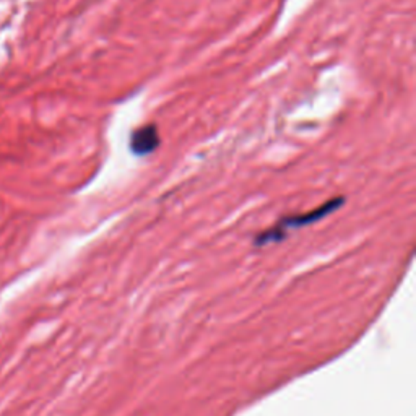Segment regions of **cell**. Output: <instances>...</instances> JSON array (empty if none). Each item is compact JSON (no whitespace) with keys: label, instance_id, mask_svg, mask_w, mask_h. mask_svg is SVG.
I'll return each mask as SVG.
<instances>
[{"label":"cell","instance_id":"1","mask_svg":"<svg viewBox=\"0 0 416 416\" xmlns=\"http://www.w3.org/2000/svg\"><path fill=\"white\" fill-rule=\"evenodd\" d=\"M343 202H345V198L335 197L332 198V200L325 202L324 205L318 207L315 210L306 211V214L301 215L287 216V218H283L277 226H273V228L267 229V231L259 234V236L256 238V246H265V244L283 241V239L287 238L289 229H298L302 228V226L318 223L319 220H322L325 216H329L330 214L338 210V208L343 205Z\"/></svg>","mask_w":416,"mask_h":416},{"label":"cell","instance_id":"2","mask_svg":"<svg viewBox=\"0 0 416 416\" xmlns=\"http://www.w3.org/2000/svg\"><path fill=\"white\" fill-rule=\"evenodd\" d=\"M129 147L134 155L137 156L150 155V153L155 152L160 147V132H158L156 125L150 124L135 130L132 137H130Z\"/></svg>","mask_w":416,"mask_h":416}]
</instances>
